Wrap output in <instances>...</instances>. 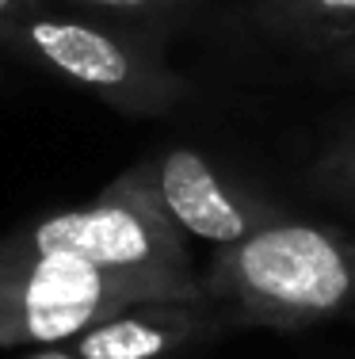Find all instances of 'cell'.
Segmentation results:
<instances>
[{"instance_id":"obj_8","label":"cell","mask_w":355,"mask_h":359,"mask_svg":"<svg viewBox=\"0 0 355 359\" xmlns=\"http://www.w3.org/2000/svg\"><path fill=\"white\" fill-rule=\"evenodd\" d=\"M92 8H107V12H141V8H153L160 0H84Z\"/></svg>"},{"instance_id":"obj_6","label":"cell","mask_w":355,"mask_h":359,"mask_svg":"<svg viewBox=\"0 0 355 359\" xmlns=\"http://www.w3.org/2000/svg\"><path fill=\"white\" fill-rule=\"evenodd\" d=\"M207 329L195 302H149L92 325L73 340L81 359H160Z\"/></svg>"},{"instance_id":"obj_1","label":"cell","mask_w":355,"mask_h":359,"mask_svg":"<svg viewBox=\"0 0 355 359\" xmlns=\"http://www.w3.org/2000/svg\"><path fill=\"white\" fill-rule=\"evenodd\" d=\"M149 302H199V290L81 256L0 252V348L73 344L92 325Z\"/></svg>"},{"instance_id":"obj_10","label":"cell","mask_w":355,"mask_h":359,"mask_svg":"<svg viewBox=\"0 0 355 359\" xmlns=\"http://www.w3.org/2000/svg\"><path fill=\"white\" fill-rule=\"evenodd\" d=\"M314 4L328 8V12H355V0H314Z\"/></svg>"},{"instance_id":"obj_5","label":"cell","mask_w":355,"mask_h":359,"mask_svg":"<svg viewBox=\"0 0 355 359\" xmlns=\"http://www.w3.org/2000/svg\"><path fill=\"white\" fill-rule=\"evenodd\" d=\"M149 187L160 199L176 229L202 237L210 245H237L252 233L244 207L222 187L214 168L195 149H172L149 168Z\"/></svg>"},{"instance_id":"obj_3","label":"cell","mask_w":355,"mask_h":359,"mask_svg":"<svg viewBox=\"0 0 355 359\" xmlns=\"http://www.w3.org/2000/svg\"><path fill=\"white\" fill-rule=\"evenodd\" d=\"M210 287L260 318H321L355 290V252L314 226H260L225 245Z\"/></svg>"},{"instance_id":"obj_2","label":"cell","mask_w":355,"mask_h":359,"mask_svg":"<svg viewBox=\"0 0 355 359\" xmlns=\"http://www.w3.org/2000/svg\"><path fill=\"white\" fill-rule=\"evenodd\" d=\"M0 252L15 256H81L99 268L141 271L176 287L199 290L176 222L165 215L146 172L123 176L111 191L77 210H62L23 226L0 241Z\"/></svg>"},{"instance_id":"obj_7","label":"cell","mask_w":355,"mask_h":359,"mask_svg":"<svg viewBox=\"0 0 355 359\" xmlns=\"http://www.w3.org/2000/svg\"><path fill=\"white\" fill-rule=\"evenodd\" d=\"M42 8H46V0H0V27L23 20L31 12H42Z\"/></svg>"},{"instance_id":"obj_9","label":"cell","mask_w":355,"mask_h":359,"mask_svg":"<svg viewBox=\"0 0 355 359\" xmlns=\"http://www.w3.org/2000/svg\"><path fill=\"white\" fill-rule=\"evenodd\" d=\"M27 359H81L77 352H73V348H46V352H35V355H27Z\"/></svg>"},{"instance_id":"obj_4","label":"cell","mask_w":355,"mask_h":359,"mask_svg":"<svg viewBox=\"0 0 355 359\" xmlns=\"http://www.w3.org/2000/svg\"><path fill=\"white\" fill-rule=\"evenodd\" d=\"M0 46L123 107H149L168 92L157 69H149L115 35L84 20L50 15L46 8L0 27Z\"/></svg>"}]
</instances>
